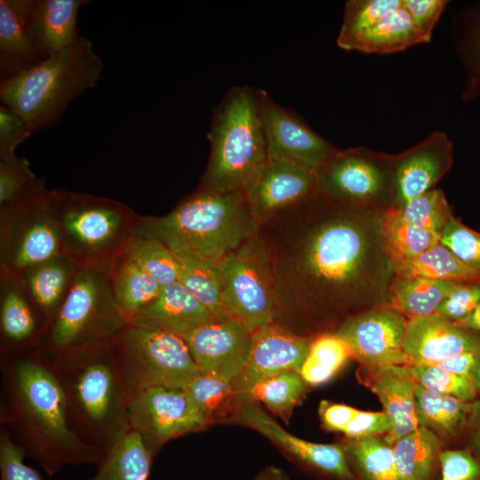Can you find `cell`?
I'll list each match as a JSON object with an SVG mask.
<instances>
[{
    "instance_id": "obj_1",
    "label": "cell",
    "mask_w": 480,
    "mask_h": 480,
    "mask_svg": "<svg viewBox=\"0 0 480 480\" xmlns=\"http://www.w3.org/2000/svg\"><path fill=\"white\" fill-rule=\"evenodd\" d=\"M308 198L259 228L270 260L274 323L300 335L311 317L356 300L371 250L366 230L354 215L341 209L310 210Z\"/></svg>"
},
{
    "instance_id": "obj_2",
    "label": "cell",
    "mask_w": 480,
    "mask_h": 480,
    "mask_svg": "<svg viewBox=\"0 0 480 480\" xmlns=\"http://www.w3.org/2000/svg\"><path fill=\"white\" fill-rule=\"evenodd\" d=\"M0 421L25 458L53 476L65 466H98L104 455L71 430L51 362L37 349L0 354Z\"/></svg>"
},
{
    "instance_id": "obj_3",
    "label": "cell",
    "mask_w": 480,
    "mask_h": 480,
    "mask_svg": "<svg viewBox=\"0 0 480 480\" xmlns=\"http://www.w3.org/2000/svg\"><path fill=\"white\" fill-rule=\"evenodd\" d=\"M112 340L50 361L64 395L71 430L104 456L130 429L131 396Z\"/></svg>"
},
{
    "instance_id": "obj_4",
    "label": "cell",
    "mask_w": 480,
    "mask_h": 480,
    "mask_svg": "<svg viewBox=\"0 0 480 480\" xmlns=\"http://www.w3.org/2000/svg\"><path fill=\"white\" fill-rule=\"evenodd\" d=\"M244 192L197 188L166 215L138 216L135 233L219 263L259 233Z\"/></svg>"
},
{
    "instance_id": "obj_5",
    "label": "cell",
    "mask_w": 480,
    "mask_h": 480,
    "mask_svg": "<svg viewBox=\"0 0 480 480\" xmlns=\"http://www.w3.org/2000/svg\"><path fill=\"white\" fill-rule=\"evenodd\" d=\"M103 61L84 36L35 67L0 82V100L28 125L31 134L47 130L61 118L68 105L94 88Z\"/></svg>"
},
{
    "instance_id": "obj_6",
    "label": "cell",
    "mask_w": 480,
    "mask_h": 480,
    "mask_svg": "<svg viewBox=\"0 0 480 480\" xmlns=\"http://www.w3.org/2000/svg\"><path fill=\"white\" fill-rule=\"evenodd\" d=\"M208 139L210 156L198 188L244 192L267 160L257 90L231 89L214 110Z\"/></svg>"
},
{
    "instance_id": "obj_7",
    "label": "cell",
    "mask_w": 480,
    "mask_h": 480,
    "mask_svg": "<svg viewBox=\"0 0 480 480\" xmlns=\"http://www.w3.org/2000/svg\"><path fill=\"white\" fill-rule=\"evenodd\" d=\"M113 264L80 265L37 349L49 361L110 341L128 324L114 293Z\"/></svg>"
},
{
    "instance_id": "obj_8",
    "label": "cell",
    "mask_w": 480,
    "mask_h": 480,
    "mask_svg": "<svg viewBox=\"0 0 480 480\" xmlns=\"http://www.w3.org/2000/svg\"><path fill=\"white\" fill-rule=\"evenodd\" d=\"M63 249L79 265L115 262L135 233L138 214L107 197L65 188L49 190Z\"/></svg>"
},
{
    "instance_id": "obj_9",
    "label": "cell",
    "mask_w": 480,
    "mask_h": 480,
    "mask_svg": "<svg viewBox=\"0 0 480 480\" xmlns=\"http://www.w3.org/2000/svg\"><path fill=\"white\" fill-rule=\"evenodd\" d=\"M112 342L131 397L154 387L186 388L202 373L185 340L166 329L128 323Z\"/></svg>"
},
{
    "instance_id": "obj_10",
    "label": "cell",
    "mask_w": 480,
    "mask_h": 480,
    "mask_svg": "<svg viewBox=\"0 0 480 480\" xmlns=\"http://www.w3.org/2000/svg\"><path fill=\"white\" fill-rule=\"evenodd\" d=\"M44 179L18 198L0 205V270L20 274L63 253Z\"/></svg>"
},
{
    "instance_id": "obj_11",
    "label": "cell",
    "mask_w": 480,
    "mask_h": 480,
    "mask_svg": "<svg viewBox=\"0 0 480 480\" xmlns=\"http://www.w3.org/2000/svg\"><path fill=\"white\" fill-rule=\"evenodd\" d=\"M224 304L251 332L274 323L275 296L270 260L259 233L219 263Z\"/></svg>"
},
{
    "instance_id": "obj_12",
    "label": "cell",
    "mask_w": 480,
    "mask_h": 480,
    "mask_svg": "<svg viewBox=\"0 0 480 480\" xmlns=\"http://www.w3.org/2000/svg\"><path fill=\"white\" fill-rule=\"evenodd\" d=\"M129 426L155 456L168 441L209 425L191 403L185 388L154 387L131 397Z\"/></svg>"
},
{
    "instance_id": "obj_13",
    "label": "cell",
    "mask_w": 480,
    "mask_h": 480,
    "mask_svg": "<svg viewBox=\"0 0 480 480\" xmlns=\"http://www.w3.org/2000/svg\"><path fill=\"white\" fill-rule=\"evenodd\" d=\"M267 156L282 158L317 173L337 152L296 114L257 90Z\"/></svg>"
},
{
    "instance_id": "obj_14",
    "label": "cell",
    "mask_w": 480,
    "mask_h": 480,
    "mask_svg": "<svg viewBox=\"0 0 480 480\" xmlns=\"http://www.w3.org/2000/svg\"><path fill=\"white\" fill-rule=\"evenodd\" d=\"M238 421L264 436L297 463L337 480H354L343 444L312 443L285 430L260 404L236 401Z\"/></svg>"
},
{
    "instance_id": "obj_15",
    "label": "cell",
    "mask_w": 480,
    "mask_h": 480,
    "mask_svg": "<svg viewBox=\"0 0 480 480\" xmlns=\"http://www.w3.org/2000/svg\"><path fill=\"white\" fill-rule=\"evenodd\" d=\"M390 161L363 148L337 150L317 172L316 191L324 197L343 202L377 198L385 191Z\"/></svg>"
},
{
    "instance_id": "obj_16",
    "label": "cell",
    "mask_w": 480,
    "mask_h": 480,
    "mask_svg": "<svg viewBox=\"0 0 480 480\" xmlns=\"http://www.w3.org/2000/svg\"><path fill=\"white\" fill-rule=\"evenodd\" d=\"M407 321L394 308L373 310L348 319L335 334L360 365L409 364L404 352Z\"/></svg>"
},
{
    "instance_id": "obj_17",
    "label": "cell",
    "mask_w": 480,
    "mask_h": 480,
    "mask_svg": "<svg viewBox=\"0 0 480 480\" xmlns=\"http://www.w3.org/2000/svg\"><path fill=\"white\" fill-rule=\"evenodd\" d=\"M316 193V172L271 156H267L260 172L244 190L249 211L259 226Z\"/></svg>"
},
{
    "instance_id": "obj_18",
    "label": "cell",
    "mask_w": 480,
    "mask_h": 480,
    "mask_svg": "<svg viewBox=\"0 0 480 480\" xmlns=\"http://www.w3.org/2000/svg\"><path fill=\"white\" fill-rule=\"evenodd\" d=\"M310 343L307 337L275 323L253 331L246 364L233 381L236 401L244 399L259 382L277 373H300Z\"/></svg>"
},
{
    "instance_id": "obj_19",
    "label": "cell",
    "mask_w": 480,
    "mask_h": 480,
    "mask_svg": "<svg viewBox=\"0 0 480 480\" xmlns=\"http://www.w3.org/2000/svg\"><path fill=\"white\" fill-rule=\"evenodd\" d=\"M182 339L202 372L233 383L246 364L252 332L230 317L201 325Z\"/></svg>"
},
{
    "instance_id": "obj_20",
    "label": "cell",
    "mask_w": 480,
    "mask_h": 480,
    "mask_svg": "<svg viewBox=\"0 0 480 480\" xmlns=\"http://www.w3.org/2000/svg\"><path fill=\"white\" fill-rule=\"evenodd\" d=\"M356 378L375 394L391 422L385 441L393 444L420 425L414 402V380L408 364L360 365Z\"/></svg>"
},
{
    "instance_id": "obj_21",
    "label": "cell",
    "mask_w": 480,
    "mask_h": 480,
    "mask_svg": "<svg viewBox=\"0 0 480 480\" xmlns=\"http://www.w3.org/2000/svg\"><path fill=\"white\" fill-rule=\"evenodd\" d=\"M45 329L19 276L0 270V354L38 349Z\"/></svg>"
},
{
    "instance_id": "obj_22",
    "label": "cell",
    "mask_w": 480,
    "mask_h": 480,
    "mask_svg": "<svg viewBox=\"0 0 480 480\" xmlns=\"http://www.w3.org/2000/svg\"><path fill=\"white\" fill-rule=\"evenodd\" d=\"M480 350V336L436 313L409 318L404 352L409 364H427Z\"/></svg>"
},
{
    "instance_id": "obj_23",
    "label": "cell",
    "mask_w": 480,
    "mask_h": 480,
    "mask_svg": "<svg viewBox=\"0 0 480 480\" xmlns=\"http://www.w3.org/2000/svg\"><path fill=\"white\" fill-rule=\"evenodd\" d=\"M452 145L443 132H435L394 160V192L399 205L429 190L449 168Z\"/></svg>"
},
{
    "instance_id": "obj_24",
    "label": "cell",
    "mask_w": 480,
    "mask_h": 480,
    "mask_svg": "<svg viewBox=\"0 0 480 480\" xmlns=\"http://www.w3.org/2000/svg\"><path fill=\"white\" fill-rule=\"evenodd\" d=\"M31 0L0 1V82L45 60L30 25Z\"/></svg>"
},
{
    "instance_id": "obj_25",
    "label": "cell",
    "mask_w": 480,
    "mask_h": 480,
    "mask_svg": "<svg viewBox=\"0 0 480 480\" xmlns=\"http://www.w3.org/2000/svg\"><path fill=\"white\" fill-rule=\"evenodd\" d=\"M79 268L80 265L69 256L60 253L33 264L17 275L46 327L68 297Z\"/></svg>"
},
{
    "instance_id": "obj_26",
    "label": "cell",
    "mask_w": 480,
    "mask_h": 480,
    "mask_svg": "<svg viewBox=\"0 0 480 480\" xmlns=\"http://www.w3.org/2000/svg\"><path fill=\"white\" fill-rule=\"evenodd\" d=\"M214 320L218 319L178 281L164 286L156 300L130 323L156 325L182 338Z\"/></svg>"
},
{
    "instance_id": "obj_27",
    "label": "cell",
    "mask_w": 480,
    "mask_h": 480,
    "mask_svg": "<svg viewBox=\"0 0 480 480\" xmlns=\"http://www.w3.org/2000/svg\"><path fill=\"white\" fill-rule=\"evenodd\" d=\"M83 0H31L30 25L43 57L57 53L79 38L76 20Z\"/></svg>"
},
{
    "instance_id": "obj_28",
    "label": "cell",
    "mask_w": 480,
    "mask_h": 480,
    "mask_svg": "<svg viewBox=\"0 0 480 480\" xmlns=\"http://www.w3.org/2000/svg\"><path fill=\"white\" fill-rule=\"evenodd\" d=\"M179 259L180 282L218 320L232 317L222 295L218 263L183 248H170Z\"/></svg>"
},
{
    "instance_id": "obj_29",
    "label": "cell",
    "mask_w": 480,
    "mask_h": 480,
    "mask_svg": "<svg viewBox=\"0 0 480 480\" xmlns=\"http://www.w3.org/2000/svg\"><path fill=\"white\" fill-rule=\"evenodd\" d=\"M413 392L420 426L444 438L457 437L466 432L472 401L436 395L417 383Z\"/></svg>"
},
{
    "instance_id": "obj_30",
    "label": "cell",
    "mask_w": 480,
    "mask_h": 480,
    "mask_svg": "<svg viewBox=\"0 0 480 480\" xmlns=\"http://www.w3.org/2000/svg\"><path fill=\"white\" fill-rule=\"evenodd\" d=\"M112 281L116 301L128 323L153 303L163 288L125 253L113 264Z\"/></svg>"
},
{
    "instance_id": "obj_31",
    "label": "cell",
    "mask_w": 480,
    "mask_h": 480,
    "mask_svg": "<svg viewBox=\"0 0 480 480\" xmlns=\"http://www.w3.org/2000/svg\"><path fill=\"white\" fill-rule=\"evenodd\" d=\"M425 43L403 4L358 36L348 51L387 54Z\"/></svg>"
},
{
    "instance_id": "obj_32",
    "label": "cell",
    "mask_w": 480,
    "mask_h": 480,
    "mask_svg": "<svg viewBox=\"0 0 480 480\" xmlns=\"http://www.w3.org/2000/svg\"><path fill=\"white\" fill-rule=\"evenodd\" d=\"M153 458L141 436L129 429L106 452L88 480H148Z\"/></svg>"
},
{
    "instance_id": "obj_33",
    "label": "cell",
    "mask_w": 480,
    "mask_h": 480,
    "mask_svg": "<svg viewBox=\"0 0 480 480\" xmlns=\"http://www.w3.org/2000/svg\"><path fill=\"white\" fill-rule=\"evenodd\" d=\"M392 266L398 277L480 283V272L464 264L440 243L418 256L392 262Z\"/></svg>"
},
{
    "instance_id": "obj_34",
    "label": "cell",
    "mask_w": 480,
    "mask_h": 480,
    "mask_svg": "<svg viewBox=\"0 0 480 480\" xmlns=\"http://www.w3.org/2000/svg\"><path fill=\"white\" fill-rule=\"evenodd\" d=\"M392 447L401 480H430L442 452L435 433L419 426L396 441Z\"/></svg>"
},
{
    "instance_id": "obj_35",
    "label": "cell",
    "mask_w": 480,
    "mask_h": 480,
    "mask_svg": "<svg viewBox=\"0 0 480 480\" xmlns=\"http://www.w3.org/2000/svg\"><path fill=\"white\" fill-rule=\"evenodd\" d=\"M459 282L398 277L392 287L393 308L410 318L435 314Z\"/></svg>"
},
{
    "instance_id": "obj_36",
    "label": "cell",
    "mask_w": 480,
    "mask_h": 480,
    "mask_svg": "<svg viewBox=\"0 0 480 480\" xmlns=\"http://www.w3.org/2000/svg\"><path fill=\"white\" fill-rule=\"evenodd\" d=\"M343 446L351 469L362 480H401L393 447L385 439L378 436L349 439Z\"/></svg>"
},
{
    "instance_id": "obj_37",
    "label": "cell",
    "mask_w": 480,
    "mask_h": 480,
    "mask_svg": "<svg viewBox=\"0 0 480 480\" xmlns=\"http://www.w3.org/2000/svg\"><path fill=\"white\" fill-rule=\"evenodd\" d=\"M307 386L298 372L284 371L259 382L244 399L263 404L287 422L305 396Z\"/></svg>"
},
{
    "instance_id": "obj_38",
    "label": "cell",
    "mask_w": 480,
    "mask_h": 480,
    "mask_svg": "<svg viewBox=\"0 0 480 480\" xmlns=\"http://www.w3.org/2000/svg\"><path fill=\"white\" fill-rule=\"evenodd\" d=\"M381 232L391 262L418 256L439 244L441 237L439 233L408 224L395 209L386 213Z\"/></svg>"
},
{
    "instance_id": "obj_39",
    "label": "cell",
    "mask_w": 480,
    "mask_h": 480,
    "mask_svg": "<svg viewBox=\"0 0 480 480\" xmlns=\"http://www.w3.org/2000/svg\"><path fill=\"white\" fill-rule=\"evenodd\" d=\"M124 253L163 287L180 280L178 257L158 239L134 233Z\"/></svg>"
},
{
    "instance_id": "obj_40",
    "label": "cell",
    "mask_w": 480,
    "mask_h": 480,
    "mask_svg": "<svg viewBox=\"0 0 480 480\" xmlns=\"http://www.w3.org/2000/svg\"><path fill=\"white\" fill-rule=\"evenodd\" d=\"M350 357V348L340 337L324 334L311 341L300 374L308 385H321L331 380Z\"/></svg>"
},
{
    "instance_id": "obj_41",
    "label": "cell",
    "mask_w": 480,
    "mask_h": 480,
    "mask_svg": "<svg viewBox=\"0 0 480 480\" xmlns=\"http://www.w3.org/2000/svg\"><path fill=\"white\" fill-rule=\"evenodd\" d=\"M402 0H351L347 2L337 44L343 50L372 28L390 12L399 8Z\"/></svg>"
},
{
    "instance_id": "obj_42",
    "label": "cell",
    "mask_w": 480,
    "mask_h": 480,
    "mask_svg": "<svg viewBox=\"0 0 480 480\" xmlns=\"http://www.w3.org/2000/svg\"><path fill=\"white\" fill-rule=\"evenodd\" d=\"M191 403L208 425L230 402H236L233 383L220 377L200 373L185 388Z\"/></svg>"
},
{
    "instance_id": "obj_43",
    "label": "cell",
    "mask_w": 480,
    "mask_h": 480,
    "mask_svg": "<svg viewBox=\"0 0 480 480\" xmlns=\"http://www.w3.org/2000/svg\"><path fill=\"white\" fill-rule=\"evenodd\" d=\"M395 210L408 224L439 234L452 217L445 196L438 189H431Z\"/></svg>"
},
{
    "instance_id": "obj_44",
    "label": "cell",
    "mask_w": 480,
    "mask_h": 480,
    "mask_svg": "<svg viewBox=\"0 0 480 480\" xmlns=\"http://www.w3.org/2000/svg\"><path fill=\"white\" fill-rule=\"evenodd\" d=\"M408 365L416 383L430 393L468 402L478 397L471 382L461 376L430 364Z\"/></svg>"
},
{
    "instance_id": "obj_45",
    "label": "cell",
    "mask_w": 480,
    "mask_h": 480,
    "mask_svg": "<svg viewBox=\"0 0 480 480\" xmlns=\"http://www.w3.org/2000/svg\"><path fill=\"white\" fill-rule=\"evenodd\" d=\"M440 244L464 264L480 272V234L452 216L442 230Z\"/></svg>"
},
{
    "instance_id": "obj_46",
    "label": "cell",
    "mask_w": 480,
    "mask_h": 480,
    "mask_svg": "<svg viewBox=\"0 0 480 480\" xmlns=\"http://www.w3.org/2000/svg\"><path fill=\"white\" fill-rule=\"evenodd\" d=\"M38 180L25 158L0 160V205L20 196Z\"/></svg>"
},
{
    "instance_id": "obj_47",
    "label": "cell",
    "mask_w": 480,
    "mask_h": 480,
    "mask_svg": "<svg viewBox=\"0 0 480 480\" xmlns=\"http://www.w3.org/2000/svg\"><path fill=\"white\" fill-rule=\"evenodd\" d=\"M480 302V283H458L436 313L455 323L468 316Z\"/></svg>"
},
{
    "instance_id": "obj_48",
    "label": "cell",
    "mask_w": 480,
    "mask_h": 480,
    "mask_svg": "<svg viewBox=\"0 0 480 480\" xmlns=\"http://www.w3.org/2000/svg\"><path fill=\"white\" fill-rule=\"evenodd\" d=\"M24 455L4 428H0V480H44L24 462Z\"/></svg>"
},
{
    "instance_id": "obj_49",
    "label": "cell",
    "mask_w": 480,
    "mask_h": 480,
    "mask_svg": "<svg viewBox=\"0 0 480 480\" xmlns=\"http://www.w3.org/2000/svg\"><path fill=\"white\" fill-rule=\"evenodd\" d=\"M439 480H480V456L468 448L442 451Z\"/></svg>"
},
{
    "instance_id": "obj_50",
    "label": "cell",
    "mask_w": 480,
    "mask_h": 480,
    "mask_svg": "<svg viewBox=\"0 0 480 480\" xmlns=\"http://www.w3.org/2000/svg\"><path fill=\"white\" fill-rule=\"evenodd\" d=\"M31 135L26 123L13 111L0 106V160L16 156L17 147Z\"/></svg>"
},
{
    "instance_id": "obj_51",
    "label": "cell",
    "mask_w": 480,
    "mask_h": 480,
    "mask_svg": "<svg viewBox=\"0 0 480 480\" xmlns=\"http://www.w3.org/2000/svg\"><path fill=\"white\" fill-rule=\"evenodd\" d=\"M447 3L445 0H402L403 7L425 43L431 39L433 29Z\"/></svg>"
},
{
    "instance_id": "obj_52",
    "label": "cell",
    "mask_w": 480,
    "mask_h": 480,
    "mask_svg": "<svg viewBox=\"0 0 480 480\" xmlns=\"http://www.w3.org/2000/svg\"><path fill=\"white\" fill-rule=\"evenodd\" d=\"M391 422L384 412L358 411L353 420L343 430L348 439H357L371 436L388 435Z\"/></svg>"
},
{
    "instance_id": "obj_53",
    "label": "cell",
    "mask_w": 480,
    "mask_h": 480,
    "mask_svg": "<svg viewBox=\"0 0 480 480\" xmlns=\"http://www.w3.org/2000/svg\"><path fill=\"white\" fill-rule=\"evenodd\" d=\"M476 18L468 43V79L465 90L468 99L480 92V11Z\"/></svg>"
},
{
    "instance_id": "obj_54",
    "label": "cell",
    "mask_w": 480,
    "mask_h": 480,
    "mask_svg": "<svg viewBox=\"0 0 480 480\" xmlns=\"http://www.w3.org/2000/svg\"><path fill=\"white\" fill-rule=\"evenodd\" d=\"M359 410L343 404L323 400L318 413L324 427L330 431L342 433Z\"/></svg>"
},
{
    "instance_id": "obj_55",
    "label": "cell",
    "mask_w": 480,
    "mask_h": 480,
    "mask_svg": "<svg viewBox=\"0 0 480 480\" xmlns=\"http://www.w3.org/2000/svg\"><path fill=\"white\" fill-rule=\"evenodd\" d=\"M478 351L479 350L465 352L442 361L427 364L442 368L447 372L461 376L471 382V372Z\"/></svg>"
},
{
    "instance_id": "obj_56",
    "label": "cell",
    "mask_w": 480,
    "mask_h": 480,
    "mask_svg": "<svg viewBox=\"0 0 480 480\" xmlns=\"http://www.w3.org/2000/svg\"><path fill=\"white\" fill-rule=\"evenodd\" d=\"M478 397L472 401L466 433L468 449L480 456V396Z\"/></svg>"
},
{
    "instance_id": "obj_57",
    "label": "cell",
    "mask_w": 480,
    "mask_h": 480,
    "mask_svg": "<svg viewBox=\"0 0 480 480\" xmlns=\"http://www.w3.org/2000/svg\"><path fill=\"white\" fill-rule=\"evenodd\" d=\"M453 324L466 330L480 332V302L468 316Z\"/></svg>"
},
{
    "instance_id": "obj_58",
    "label": "cell",
    "mask_w": 480,
    "mask_h": 480,
    "mask_svg": "<svg viewBox=\"0 0 480 480\" xmlns=\"http://www.w3.org/2000/svg\"><path fill=\"white\" fill-rule=\"evenodd\" d=\"M253 480H290V477L282 468L268 466Z\"/></svg>"
},
{
    "instance_id": "obj_59",
    "label": "cell",
    "mask_w": 480,
    "mask_h": 480,
    "mask_svg": "<svg viewBox=\"0 0 480 480\" xmlns=\"http://www.w3.org/2000/svg\"><path fill=\"white\" fill-rule=\"evenodd\" d=\"M471 382L476 392L477 393V396H480V350L476 355V358L472 369Z\"/></svg>"
}]
</instances>
